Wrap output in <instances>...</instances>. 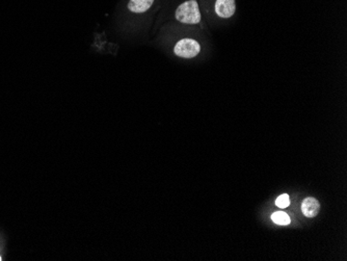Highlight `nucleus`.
I'll return each mask as SVG.
<instances>
[{
    "instance_id": "8",
    "label": "nucleus",
    "mask_w": 347,
    "mask_h": 261,
    "mask_svg": "<svg viewBox=\"0 0 347 261\" xmlns=\"http://www.w3.org/2000/svg\"><path fill=\"white\" fill-rule=\"evenodd\" d=\"M0 261H1V256H0Z\"/></svg>"
},
{
    "instance_id": "3",
    "label": "nucleus",
    "mask_w": 347,
    "mask_h": 261,
    "mask_svg": "<svg viewBox=\"0 0 347 261\" xmlns=\"http://www.w3.org/2000/svg\"><path fill=\"white\" fill-rule=\"evenodd\" d=\"M214 12L216 16L222 19H229L235 15L236 1L235 0H215Z\"/></svg>"
},
{
    "instance_id": "2",
    "label": "nucleus",
    "mask_w": 347,
    "mask_h": 261,
    "mask_svg": "<svg viewBox=\"0 0 347 261\" xmlns=\"http://www.w3.org/2000/svg\"><path fill=\"white\" fill-rule=\"evenodd\" d=\"M201 52L200 43L190 38L181 39L174 47V53L181 59H193Z\"/></svg>"
},
{
    "instance_id": "5",
    "label": "nucleus",
    "mask_w": 347,
    "mask_h": 261,
    "mask_svg": "<svg viewBox=\"0 0 347 261\" xmlns=\"http://www.w3.org/2000/svg\"><path fill=\"white\" fill-rule=\"evenodd\" d=\"M320 210V204L315 198H307L301 204V211L306 217H315Z\"/></svg>"
},
{
    "instance_id": "1",
    "label": "nucleus",
    "mask_w": 347,
    "mask_h": 261,
    "mask_svg": "<svg viewBox=\"0 0 347 261\" xmlns=\"http://www.w3.org/2000/svg\"><path fill=\"white\" fill-rule=\"evenodd\" d=\"M175 19L186 25H196L202 21L200 5L197 0H185L175 9Z\"/></svg>"
},
{
    "instance_id": "7",
    "label": "nucleus",
    "mask_w": 347,
    "mask_h": 261,
    "mask_svg": "<svg viewBox=\"0 0 347 261\" xmlns=\"http://www.w3.org/2000/svg\"><path fill=\"white\" fill-rule=\"evenodd\" d=\"M289 204H290V199H289V196L287 194H283V195L279 196L278 199L276 200V205L278 206L279 208H282V209L288 207Z\"/></svg>"
},
{
    "instance_id": "6",
    "label": "nucleus",
    "mask_w": 347,
    "mask_h": 261,
    "mask_svg": "<svg viewBox=\"0 0 347 261\" xmlns=\"http://www.w3.org/2000/svg\"><path fill=\"white\" fill-rule=\"evenodd\" d=\"M272 220L278 224V225H282V226H286L290 224V217L289 215L284 212V211H277L275 213H273L272 215Z\"/></svg>"
},
{
    "instance_id": "4",
    "label": "nucleus",
    "mask_w": 347,
    "mask_h": 261,
    "mask_svg": "<svg viewBox=\"0 0 347 261\" xmlns=\"http://www.w3.org/2000/svg\"><path fill=\"white\" fill-rule=\"evenodd\" d=\"M154 2L155 0H129L127 9L132 14H145L152 8Z\"/></svg>"
}]
</instances>
